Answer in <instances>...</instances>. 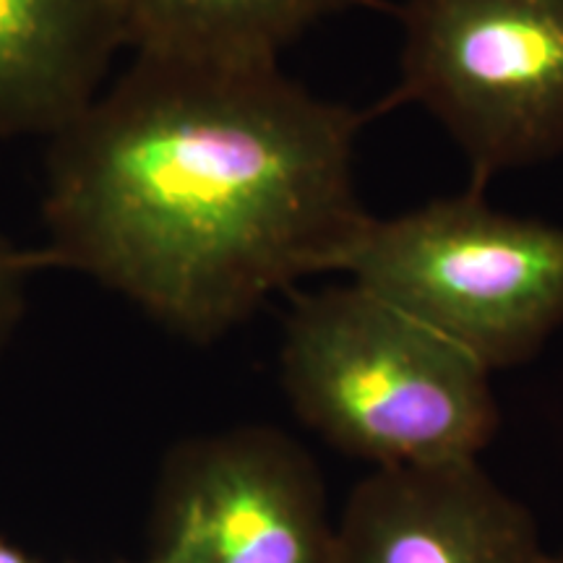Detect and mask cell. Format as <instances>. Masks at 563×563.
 Here are the masks:
<instances>
[{"label":"cell","instance_id":"1","mask_svg":"<svg viewBox=\"0 0 563 563\" xmlns=\"http://www.w3.org/2000/svg\"><path fill=\"white\" fill-rule=\"evenodd\" d=\"M363 123L279 60L133 53L47 139L37 262L180 340H222L272 295L342 272L371 217L355 186Z\"/></svg>","mask_w":563,"mask_h":563},{"label":"cell","instance_id":"2","mask_svg":"<svg viewBox=\"0 0 563 563\" xmlns=\"http://www.w3.org/2000/svg\"><path fill=\"white\" fill-rule=\"evenodd\" d=\"M490 376L355 282L298 295L282 332L292 412L373 470L481 460L501 422Z\"/></svg>","mask_w":563,"mask_h":563},{"label":"cell","instance_id":"3","mask_svg":"<svg viewBox=\"0 0 563 563\" xmlns=\"http://www.w3.org/2000/svg\"><path fill=\"white\" fill-rule=\"evenodd\" d=\"M342 272L490 373L530 361L563 323V224L506 214L483 188L368 217Z\"/></svg>","mask_w":563,"mask_h":563},{"label":"cell","instance_id":"4","mask_svg":"<svg viewBox=\"0 0 563 563\" xmlns=\"http://www.w3.org/2000/svg\"><path fill=\"white\" fill-rule=\"evenodd\" d=\"M418 102L473 170L563 154V0H407L394 102Z\"/></svg>","mask_w":563,"mask_h":563},{"label":"cell","instance_id":"5","mask_svg":"<svg viewBox=\"0 0 563 563\" xmlns=\"http://www.w3.org/2000/svg\"><path fill=\"white\" fill-rule=\"evenodd\" d=\"M157 538L188 563H334L336 522L306 446L274 426L180 441L162 462Z\"/></svg>","mask_w":563,"mask_h":563},{"label":"cell","instance_id":"6","mask_svg":"<svg viewBox=\"0 0 563 563\" xmlns=\"http://www.w3.org/2000/svg\"><path fill=\"white\" fill-rule=\"evenodd\" d=\"M532 511L481 460L373 470L336 519L334 563H548Z\"/></svg>","mask_w":563,"mask_h":563},{"label":"cell","instance_id":"7","mask_svg":"<svg viewBox=\"0 0 563 563\" xmlns=\"http://www.w3.org/2000/svg\"><path fill=\"white\" fill-rule=\"evenodd\" d=\"M123 47L118 0H0V136L53 139Z\"/></svg>","mask_w":563,"mask_h":563},{"label":"cell","instance_id":"8","mask_svg":"<svg viewBox=\"0 0 563 563\" xmlns=\"http://www.w3.org/2000/svg\"><path fill=\"white\" fill-rule=\"evenodd\" d=\"M361 0H118L133 53L279 60L319 21Z\"/></svg>","mask_w":563,"mask_h":563},{"label":"cell","instance_id":"9","mask_svg":"<svg viewBox=\"0 0 563 563\" xmlns=\"http://www.w3.org/2000/svg\"><path fill=\"white\" fill-rule=\"evenodd\" d=\"M40 269L37 253L19 249L0 230V355L16 340L30 306V282Z\"/></svg>","mask_w":563,"mask_h":563},{"label":"cell","instance_id":"10","mask_svg":"<svg viewBox=\"0 0 563 563\" xmlns=\"http://www.w3.org/2000/svg\"><path fill=\"white\" fill-rule=\"evenodd\" d=\"M141 563H188L186 545H183V540L178 538H157L154 555Z\"/></svg>","mask_w":563,"mask_h":563},{"label":"cell","instance_id":"11","mask_svg":"<svg viewBox=\"0 0 563 563\" xmlns=\"http://www.w3.org/2000/svg\"><path fill=\"white\" fill-rule=\"evenodd\" d=\"M0 563H37L32 555H26L21 548L9 543L5 538H0Z\"/></svg>","mask_w":563,"mask_h":563},{"label":"cell","instance_id":"12","mask_svg":"<svg viewBox=\"0 0 563 563\" xmlns=\"http://www.w3.org/2000/svg\"><path fill=\"white\" fill-rule=\"evenodd\" d=\"M548 563H563V548H561V551L551 553V559H548Z\"/></svg>","mask_w":563,"mask_h":563}]
</instances>
